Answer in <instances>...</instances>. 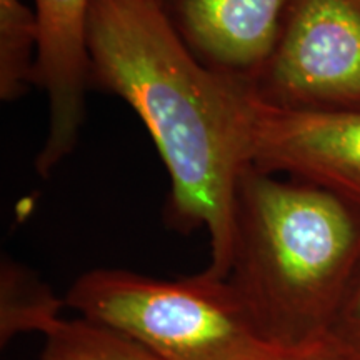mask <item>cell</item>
Here are the masks:
<instances>
[{
  "mask_svg": "<svg viewBox=\"0 0 360 360\" xmlns=\"http://www.w3.org/2000/svg\"><path fill=\"white\" fill-rule=\"evenodd\" d=\"M87 47L90 87L127 102L164 160L169 225L204 229V272L227 278L238 180L254 164L260 114L250 84L197 60L159 0H92Z\"/></svg>",
  "mask_w": 360,
  "mask_h": 360,
  "instance_id": "1",
  "label": "cell"
},
{
  "mask_svg": "<svg viewBox=\"0 0 360 360\" xmlns=\"http://www.w3.org/2000/svg\"><path fill=\"white\" fill-rule=\"evenodd\" d=\"M360 260V207L250 165L238 180L227 281L270 344L328 335Z\"/></svg>",
  "mask_w": 360,
  "mask_h": 360,
  "instance_id": "2",
  "label": "cell"
},
{
  "mask_svg": "<svg viewBox=\"0 0 360 360\" xmlns=\"http://www.w3.org/2000/svg\"><path fill=\"white\" fill-rule=\"evenodd\" d=\"M67 307L164 360H277L227 278H175L94 269L72 283Z\"/></svg>",
  "mask_w": 360,
  "mask_h": 360,
  "instance_id": "3",
  "label": "cell"
},
{
  "mask_svg": "<svg viewBox=\"0 0 360 360\" xmlns=\"http://www.w3.org/2000/svg\"><path fill=\"white\" fill-rule=\"evenodd\" d=\"M250 87L272 109L360 110V0H290Z\"/></svg>",
  "mask_w": 360,
  "mask_h": 360,
  "instance_id": "4",
  "label": "cell"
},
{
  "mask_svg": "<svg viewBox=\"0 0 360 360\" xmlns=\"http://www.w3.org/2000/svg\"><path fill=\"white\" fill-rule=\"evenodd\" d=\"M252 165L321 186L360 207V110H282L260 103Z\"/></svg>",
  "mask_w": 360,
  "mask_h": 360,
  "instance_id": "5",
  "label": "cell"
},
{
  "mask_svg": "<svg viewBox=\"0 0 360 360\" xmlns=\"http://www.w3.org/2000/svg\"><path fill=\"white\" fill-rule=\"evenodd\" d=\"M92 0H35V84L45 90L49 129L35 169L49 177L77 146L90 87L87 25Z\"/></svg>",
  "mask_w": 360,
  "mask_h": 360,
  "instance_id": "6",
  "label": "cell"
},
{
  "mask_svg": "<svg viewBox=\"0 0 360 360\" xmlns=\"http://www.w3.org/2000/svg\"><path fill=\"white\" fill-rule=\"evenodd\" d=\"M199 62L252 84L276 47L290 0H159Z\"/></svg>",
  "mask_w": 360,
  "mask_h": 360,
  "instance_id": "7",
  "label": "cell"
},
{
  "mask_svg": "<svg viewBox=\"0 0 360 360\" xmlns=\"http://www.w3.org/2000/svg\"><path fill=\"white\" fill-rule=\"evenodd\" d=\"M65 299H58L47 283L13 260L4 257L0 269V342L29 332L45 335L62 321Z\"/></svg>",
  "mask_w": 360,
  "mask_h": 360,
  "instance_id": "8",
  "label": "cell"
},
{
  "mask_svg": "<svg viewBox=\"0 0 360 360\" xmlns=\"http://www.w3.org/2000/svg\"><path fill=\"white\" fill-rule=\"evenodd\" d=\"M39 360H164L137 342L87 319H62L44 335Z\"/></svg>",
  "mask_w": 360,
  "mask_h": 360,
  "instance_id": "9",
  "label": "cell"
},
{
  "mask_svg": "<svg viewBox=\"0 0 360 360\" xmlns=\"http://www.w3.org/2000/svg\"><path fill=\"white\" fill-rule=\"evenodd\" d=\"M328 334L360 352V260Z\"/></svg>",
  "mask_w": 360,
  "mask_h": 360,
  "instance_id": "10",
  "label": "cell"
},
{
  "mask_svg": "<svg viewBox=\"0 0 360 360\" xmlns=\"http://www.w3.org/2000/svg\"><path fill=\"white\" fill-rule=\"evenodd\" d=\"M277 360H360V352L328 334L300 347L285 349Z\"/></svg>",
  "mask_w": 360,
  "mask_h": 360,
  "instance_id": "11",
  "label": "cell"
}]
</instances>
